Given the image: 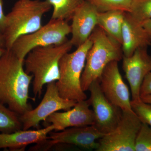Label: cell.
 Instances as JSON below:
<instances>
[{
    "label": "cell",
    "mask_w": 151,
    "mask_h": 151,
    "mask_svg": "<svg viewBox=\"0 0 151 151\" xmlns=\"http://www.w3.org/2000/svg\"><path fill=\"white\" fill-rule=\"evenodd\" d=\"M24 61L11 50L0 58V102L19 116L32 109L28 100L33 76L26 72Z\"/></svg>",
    "instance_id": "6da1fadb"
},
{
    "label": "cell",
    "mask_w": 151,
    "mask_h": 151,
    "mask_svg": "<svg viewBox=\"0 0 151 151\" xmlns=\"http://www.w3.org/2000/svg\"><path fill=\"white\" fill-rule=\"evenodd\" d=\"M73 46L70 40H67L61 44L38 47L28 53L24 61V69L33 76L35 97H41L45 85L59 79L60 61Z\"/></svg>",
    "instance_id": "7a4b0ae2"
},
{
    "label": "cell",
    "mask_w": 151,
    "mask_h": 151,
    "mask_svg": "<svg viewBox=\"0 0 151 151\" xmlns=\"http://www.w3.org/2000/svg\"><path fill=\"white\" fill-rule=\"evenodd\" d=\"M51 8L47 0H18L6 16L2 33L5 48L11 50L20 37L39 29L42 17Z\"/></svg>",
    "instance_id": "3957f363"
},
{
    "label": "cell",
    "mask_w": 151,
    "mask_h": 151,
    "mask_svg": "<svg viewBox=\"0 0 151 151\" xmlns=\"http://www.w3.org/2000/svg\"><path fill=\"white\" fill-rule=\"evenodd\" d=\"M90 37L92 46L86 55L81 78L83 91L88 90L94 81H99L105 67L113 61H120L124 54L122 45L108 35L100 27L95 28Z\"/></svg>",
    "instance_id": "277c9868"
},
{
    "label": "cell",
    "mask_w": 151,
    "mask_h": 151,
    "mask_svg": "<svg viewBox=\"0 0 151 151\" xmlns=\"http://www.w3.org/2000/svg\"><path fill=\"white\" fill-rule=\"evenodd\" d=\"M91 37L75 51L65 53L59 63L60 78L55 82L60 96L76 102L86 100L87 96L81 86V78L87 52L92 46Z\"/></svg>",
    "instance_id": "5b68a950"
},
{
    "label": "cell",
    "mask_w": 151,
    "mask_h": 151,
    "mask_svg": "<svg viewBox=\"0 0 151 151\" xmlns=\"http://www.w3.org/2000/svg\"><path fill=\"white\" fill-rule=\"evenodd\" d=\"M71 33L67 21L52 19L35 32L22 36L14 42L11 50L20 59L24 60L28 53L38 47L61 44Z\"/></svg>",
    "instance_id": "8992f818"
},
{
    "label": "cell",
    "mask_w": 151,
    "mask_h": 151,
    "mask_svg": "<svg viewBox=\"0 0 151 151\" xmlns=\"http://www.w3.org/2000/svg\"><path fill=\"white\" fill-rule=\"evenodd\" d=\"M142 122L133 111H122V118L112 132L98 140L97 151H135L136 139Z\"/></svg>",
    "instance_id": "52a82bcc"
},
{
    "label": "cell",
    "mask_w": 151,
    "mask_h": 151,
    "mask_svg": "<svg viewBox=\"0 0 151 151\" xmlns=\"http://www.w3.org/2000/svg\"><path fill=\"white\" fill-rule=\"evenodd\" d=\"M75 100L65 99L60 96L55 82L47 84L46 90L41 102L34 109L19 116L22 125V129L37 128L41 122H45L52 114L61 110L67 111L74 107Z\"/></svg>",
    "instance_id": "ba28073f"
},
{
    "label": "cell",
    "mask_w": 151,
    "mask_h": 151,
    "mask_svg": "<svg viewBox=\"0 0 151 151\" xmlns=\"http://www.w3.org/2000/svg\"><path fill=\"white\" fill-rule=\"evenodd\" d=\"M90 98L94 116L93 126L102 134H106L116 129L120 122L122 110L106 98L100 88L99 81H94L89 86Z\"/></svg>",
    "instance_id": "9c48e42d"
},
{
    "label": "cell",
    "mask_w": 151,
    "mask_h": 151,
    "mask_svg": "<svg viewBox=\"0 0 151 151\" xmlns=\"http://www.w3.org/2000/svg\"><path fill=\"white\" fill-rule=\"evenodd\" d=\"M118 61L105 67L99 80L100 88L106 98L122 111H133L129 88L119 71Z\"/></svg>",
    "instance_id": "30bf717a"
},
{
    "label": "cell",
    "mask_w": 151,
    "mask_h": 151,
    "mask_svg": "<svg viewBox=\"0 0 151 151\" xmlns=\"http://www.w3.org/2000/svg\"><path fill=\"white\" fill-rule=\"evenodd\" d=\"M147 48L140 47L131 56H123V70L131 88L132 100H140L141 85L147 74L151 72V55Z\"/></svg>",
    "instance_id": "8fae6325"
},
{
    "label": "cell",
    "mask_w": 151,
    "mask_h": 151,
    "mask_svg": "<svg viewBox=\"0 0 151 151\" xmlns=\"http://www.w3.org/2000/svg\"><path fill=\"white\" fill-rule=\"evenodd\" d=\"M88 100L78 101L74 107L65 112H55L47 118L46 126L52 125L55 132L71 127L90 126L94 124V116Z\"/></svg>",
    "instance_id": "7c38bea8"
},
{
    "label": "cell",
    "mask_w": 151,
    "mask_h": 151,
    "mask_svg": "<svg viewBox=\"0 0 151 151\" xmlns=\"http://www.w3.org/2000/svg\"><path fill=\"white\" fill-rule=\"evenodd\" d=\"M93 126L68 128L60 132H50L49 139L56 144L73 145L85 150H95L99 146L98 141L104 136Z\"/></svg>",
    "instance_id": "4fadbf2b"
},
{
    "label": "cell",
    "mask_w": 151,
    "mask_h": 151,
    "mask_svg": "<svg viewBox=\"0 0 151 151\" xmlns=\"http://www.w3.org/2000/svg\"><path fill=\"white\" fill-rule=\"evenodd\" d=\"M98 11L93 5L86 1L74 12L72 18L70 40L73 46L82 45L90 37L97 26Z\"/></svg>",
    "instance_id": "5bb4252c"
},
{
    "label": "cell",
    "mask_w": 151,
    "mask_h": 151,
    "mask_svg": "<svg viewBox=\"0 0 151 151\" xmlns=\"http://www.w3.org/2000/svg\"><path fill=\"white\" fill-rule=\"evenodd\" d=\"M54 130L52 125L36 130H20L10 133H0V149L11 151L24 150L27 146L38 144L49 139V134Z\"/></svg>",
    "instance_id": "9a60e30c"
},
{
    "label": "cell",
    "mask_w": 151,
    "mask_h": 151,
    "mask_svg": "<svg viewBox=\"0 0 151 151\" xmlns=\"http://www.w3.org/2000/svg\"><path fill=\"white\" fill-rule=\"evenodd\" d=\"M151 45L149 38L142 24L126 12L122 29V49L124 56L130 57L137 49Z\"/></svg>",
    "instance_id": "2e32d148"
},
{
    "label": "cell",
    "mask_w": 151,
    "mask_h": 151,
    "mask_svg": "<svg viewBox=\"0 0 151 151\" xmlns=\"http://www.w3.org/2000/svg\"><path fill=\"white\" fill-rule=\"evenodd\" d=\"M126 12L111 10L98 12L97 26L108 35L122 44V29Z\"/></svg>",
    "instance_id": "e0dca14e"
},
{
    "label": "cell",
    "mask_w": 151,
    "mask_h": 151,
    "mask_svg": "<svg viewBox=\"0 0 151 151\" xmlns=\"http://www.w3.org/2000/svg\"><path fill=\"white\" fill-rule=\"evenodd\" d=\"M53 8L51 19H71L74 12L86 0H47Z\"/></svg>",
    "instance_id": "ac0fdd59"
},
{
    "label": "cell",
    "mask_w": 151,
    "mask_h": 151,
    "mask_svg": "<svg viewBox=\"0 0 151 151\" xmlns=\"http://www.w3.org/2000/svg\"><path fill=\"white\" fill-rule=\"evenodd\" d=\"M22 129L19 115L0 102V132L12 133Z\"/></svg>",
    "instance_id": "d6986e66"
},
{
    "label": "cell",
    "mask_w": 151,
    "mask_h": 151,
    "mask_svg": "<svg viewBox=\"0 0 151 151\" xmlns=\"http://www.w3.org/2000/svg\"><path fill=\"white\" fill-rule=\"evenodd\" d=\"M99 12L121 10L129 12L133 0H86Z\"/></svg>",
    "instance_id": "ffe728a7"
},
{
    "label": "cell",
    "mask_w": 151,
    "mask_h": 151,
    "mask_svg": "<svg viewBox=\"0 0 151 151\" xmlns=\"http://www.w3.org/2000/svg\"><path fill=\"white\" fill-rule=\"evenodd\" d=\"M129 13L141 24L151 19V0H133Z\"/></svg>",
    "instance_id": "44dd1931"
},
{
    "label": "cell",
    "mask_w": 151,
    "mask_h": 151,
    "mask_svg": "<svg viewBox=\"0 0 151 151\" xmlns=\"http://www.w3.org/2000/svg\"><path fill=\"white\" fill-rule=\"evenodd\" d=\"M135 151H151V127L145 123L138 133L135 146Z\"/></svg>",
    "instance_id": "7402d4cb"
},
{
    "label": "cell",
    "mask_w": 151,
    "mask_h": 151,
    "mask_svg": "<svg viewBox=\"0 0 151 151\" xmlns=\"http://www.w3.org/2000/svg\"><path fill=\"white\" fill-rule=\"evenodd\" d=\"M131 106L133 111L142 123L151 127V104L145 103L142 100H131Z\"/></svg>",
    "instance_id": "603a6c76"
},
{
    "label": "cell",
    "mask_w": 151,
    "mask_h": 151,
    "mask_svg": "<svg viewBox=\"0 0 151 151\" xmlns=\"http://www.w3.org/2000/svg\"><path fill=\"white\" fill-rule=\"evenodd\" d=\"M140 96L151 94V72L147 74L143 80L140 90Z\"/></svg>",
    "instance_id": "cb8c5ba5"
},
{
    "label": "cell",
    "mask_w": 151,
    "mask_h": 151,
    "mask_svg": "<svg viewBox=\"0 0 151 151\" xmlns=\"http://www.w3.org/2000/svg\"><path fill=\"white\" fill-rule=\"evenodd\" d=\"M6 15L4 13L3 0H0V32L2 33L4 29Z\"/></svg>",
    "instance_id": "d4e9b609"
},
{
    "label": "cell",
    "mask_w": 151,
    "mask_h": 151,
    "mask_svg": "<svg viewBox=\"0 0 151 151\" xmlns=\"http://www.w3.org/2000/svg\"><path fill=\"white\" fill-rule=\"evenodd\" d=\"M142 24L151 41V19L143 22Z\"/></svg>",
    "instance_id": "484cf974"
},
{
    "label": "cell",
    "mask_w": 151,
    "mask_h": 151,
    "mask_svg": "<svg viewBox=\"0 0 151 151\" xmlns=\"http://www.w3.org/2000/svg\"><path fill=\"white\" fill-rule=\"evenodd\" d=\"M140 98L143 102L151 104V94L142 95L140 96Z\"/></svg>",
    "instance_id": "4316f807"
},
{
    "label": "cell",
    "mask_w": 151,
    "mask_h": 151,
    "mask_svg": "<svg viewBox=\"0 0 151 151\" xmlns=\"http://www.w3.org/2000/svg\"><path fill=\"white\" fill-rule=\"evenodd\" d=\"M0 47L5 48V41L3 34L0 32Z\"/></svg>",
    "instance_id": "83f0119b"
},
{
    "label": "cell",
    "mask_w": 151,
    "mask_h": 151,
    "mask_svg": "<svg viewBox=\"0 0 151 151\" xmlns=\"http://www.w3.org/2000/svg\"><path fill=\"white\" fill-rule=\"evenodd\" d=\"M6 49L4 47H0V58L5 51Z\"/></svg>",
    "instance_id": "f1b7e54d"
}]
</instances>
